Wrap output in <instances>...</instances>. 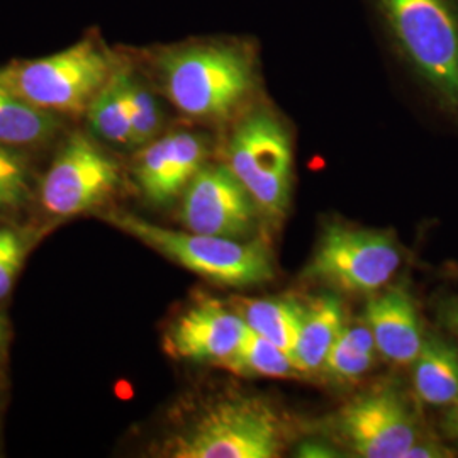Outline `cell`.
Listing matches in <instances>:
<instances>
[{"mask_svg": "<svg viewBox=\"0 0 458 458\" xmlns=\"http://www.w3.org/2000/svg\"><path fill=\"white\" fill-rule=\"evenodd\" d=\"M126 81V72H114L87 107V119L92 132L114 145H131V115Z\"/></svg>", "mask_w": 458, "mask_h": 458, "instance_id": "e0dca14e", "label": "cell"}, {"mask_svg": "<svg viewBox=\"0 0 458 458\" xmlns=\"http://www.w3.org/2000/svg\"><path fill=\"white\" fill-rule=\"evenodd\" d=\"M397 64L458 123V0H363Z\"/></svg>", "mask_w": 458, "mask_h": 458, "instance_id": "6da1fadb", "label": "cell"}, {"mask_svg": "<svg viewBox=\"0 0 458 458\" xmlns=\"http://www.w3.org/2000/svg\"><path fill=\"white\" fill-rule=\"evenodd\" d=\"M104 219L172 262L219 285L251 287L272 280L274 260L260 240L238 242L199 233L162 228L136 214L113 211Z\"/></svg>", "mask_w": 458, "mask_h": 458, "instance_id": "3957f363", "label": "cell"}, {"mask_svg": "<svg viewBox=\"0 0 458 458\" xmlns=\"http://www.w3.org/2000/svg\"><path fill=\"white\" fill-rule=\"evenodd\" d=\"M416 395L429 406H450L458 399V348L440 335L425 338L412 361Z\"/></svg>", "mask_w": 458, "mask_h": 458, "instance_id": "9a60e30c", "label": "cell"}, {"mask_svg": "<svg viewBox=\"0 0 458 458\" xmlns=\"http://www.w3.org/2000/svg\"><path fill=\"white\" fill-rule=\"evenodd\" d=\"M60 128L58 117L17 98L0 85V145H34L51 138Z\"/></svg>", "mask_w": 458, "mask_h": 458, "instance_id": "ac0fdd59", "label": "cell"}, {"mask_svg": "<svg viewBox=\"0 0 458 458\" xmlns=\"http://www.w3.org/2000/svg\"><path fill=\"white\" fill-rule=\"evenodd\" d=\"M225 369L240 376L272 378H293L301 376L287 352L278 348L277 344L265 340L250 327L240 350L225 365Z\"/></svg>", "mask_w": 458, "mask_h": 458, "instance_id": "ffe728a7", "label": "cell"}, {"mask_svg": "<svg viewBox=\"0 0 458 458\" xmlns=\"http://www.w3.org/2000/svg\"><path fill=\"white\" fill-rule=\"evenodd\" d=\"M255 206L228 166H202L182 194L181 221L191 233L243 242L255 226Z\"/></svg>", "mask_w": 458, "mask_h": 458, "instance_id": "30bf717a", "label": "cell"}, {"mask_svg": "<svg viewBox=\"0 0 458 458\" xmlns=\"http://www.w3.org/2000/svg\"><path fill=\"white\" fill-rule=\"evenodd\" d=\"M130 115H131V147H145L157 140L164 124L162 109L155 96L140 81L128 73L126 81Z\"/></svg>", "mask_w": 458, "mask_h": 458, "instance_id": "44dd1931", "label": "cell"}, {"mask_svg": "<svg viewBox=\"0 0 458 458\" xmlns=\"http://www.w3.org/2000/svg\"><path fill=\"white\" fill-rule=\"evenodd\" d=\"M113 73L107 53L87 39L47 58L0 66V85L53 114H81Z\"/></svg>", "mask_w": 458, "mask_h": 458, "instance_id": "277c9868", "label": "cell"}, {"mask_svg": "<svg viewBox=\"0 0 458 458\" xmlns=\"http://www.w3.org/2000/svg\"><path fill=\"white\" fill-rule=\"evenodd\" d=\"M117 183L114 160L87 136L73 134L43 179L41 202L53 216H77L100 206Z\"/></svg>", "mask_w": 458, "mask_h": 458, "instance_id": "ba28073f", "label": "cell"}, {"mask_svg": "<svg viewBox=\"0 0 458 458\" xmlns=\"http://www.w3.org/2000/svg\"><path fill=\"white\" fill-rule=\"evenodd\" d=\"M376 340L367 325L344 327L327 353L321 372L335 382H353L365 376L376 361Z\"/></svg>", "mask_w": 458, "mask_h": 458, "instance_id": "d6986e66", "label": "cell"}, {"mask_svg": "<svg viewBox=\"0 0 458 458\" xmlns=\"http://www.w3.org/2000/svg\"><path fill=\"white\" fill-rule=\"evenodd\" d=\"M438 319L443 327L458 336V295H450L438 304Z\"/></svg>", "mask_w": 458, "mask_h": 458, "instance_id": "d4e9b609", "label": "cell"}, {"mask_svg": "<svg viewBox=\"0 0 458 458\" xmlns=\"http://www.w3.org/2000/svg\"><path fill=\"white\" fill-rule=\"evenodd\" d=\"M26 253V238L17 229L0 226V301L13 291Z\"/></svg>", "mask_w": 458, "mask_h": 458, "instance_id": "603a6c76", "label": "cell"}, {"mask_svg": "<svg viewBox=\"0 0 458 458\" xmlns=\"http://www.w3.org/2000/svg\"><path fill=\"white\" fill-rule=\"evenodd\" d=\"M5 338H7V327H5V321L0 318V353L5 344Z\"/></svg>", "mask_w": 458, "mask_h": 458, "instance_id": "4316f807", "label": "cell"}, {"mask_svg": "<svg viewBox=\"0 0 458 458\" xmlns=\"http://www.w3.org/2000/svg\"><path fill=\"white\" fill-rule=\"evenodd\" d=\"M336 429L363 458H403L418 442V421L404 397L394 389L363 394L336 416Z\"/></svg>", "mask_w": 458, "mask_h": 458, "instance_id": "9c48e42d", "label": "cell"}, {"mask_svg": "<svg viewBox=\"0 0 458 458\" xmlns=\"http://www.w3.org/2000/svg\"><path fill=\"white\" fill-rule=\"evenodd\" d=\"M248 327L238 312L217 301H200L172 323L165 335V350L182 360L228 363L245 340Z\"/></svg>", "mask_w": 458, "mask_h": 458, "instance_id": "8fae6325", "label": "cell"}, {"mask_svg": "<svg viewBox=\"0 0 458 458\" xmlns=\"http://www.w3.org/2000/svg\"><path fill=\"white\" fill-rule=\"evenodd\" d=\"M344 327V308L336 297L323 295L302 302L297 340L291 355L301 376L321 372Z\"/></svg>", "mask_w": 458, "mask_h": 458, "instance_id": "5bb4252c", "label": "cell"}, {"mask_svg": "<svg viewBox=\"0 0 458 458\" xmlns=\"http://www.w3.org/2000/svg\"><path fill=\"white\" fill-rule=\"evenodd\" d=\"M282 450L277 414L260 399L233 397L204 411L168 448L174 458H274Z\"/></svg>", "mask_w": 458, "mask_h": 458, "instance_id": "5b68a950", "label": "cell"}, {"mask_svg": "<svg viewBox=\"0 0 458 458\" xmlns=\"http://www.w3.org/2000/svg\"><path fill=\"white\" fill-rule=\"evenodd\" d=\"M208 148L194 132H170L145 145L134 166L136 182L149 202L164 206L183 194L206 160Z\"/></svg>", "mask_w": 458, "mask_h": 458, "instance_id": "7c38bea8", "label": "cell"}, {"mask_svg": "<svg viewBox=\"0 0 458 458\" xmlns=\"http://www.w3.org/2000/svg\"><path fill=\"white\" fill-rule=\"evenodd\" d=\"M228 168L263 213H285L293 179V143L284 123L270 111H255L234 128Z\"/></svg>", "mask_w": 458, "mask_h": 458, "instance_id": "8992f818", "label": "cell"}, {"mask_svg": "<svg viewBox=\"0 0 458 458\" xmlns=\"http://www.w3.org/2000/svg\"><path fill=\"white\" fill-rule=\"evenodd\" d=\"M158 70L170 102L196 119L231 114L257 82L251 53L236 43L168 49L158 58Z\"/></svg>", "mask_w": 458, "mask_h": 458, "instance_id": "7a4b0ae2", "label": "cell"}, {"mask_svg": "<svg viewBox=\"0 0 458 458\" xmlns=\"http://www.w3.org/2000/svg\"><path fill=\"white\" fill-rule=\"evenodd\" d=\"M30 194V177L24 158L7 145H0V214L22 206Z\"/></svg>", "mask_w": 458, "mask_h": 458, "instance_id": "7402d4cb", "label": "cell"}, {"mask_svg": "<svg viewBox=\"0 0 458 458\" xmlns=\"http://www.w3.org/2000/svg\"><path fill=\"white\" fill-rule=\"evenodd\" d=\"M238 314L251 331L293 355L302 314L301 301L294 297L243 301Z\"/></svg>", "mask_w": 458, "mask_h": 458, "instance_id": "2e32d148", "label": "cell"}, {"mask_svg": "<svg viewBox=\"0 0 458 458\" xmlns=\"http://www.w3.org/2000/svg\"><path fill=\"white\" fill-rule=\"evenodd\" d=\"M365 323L384 359L397 365H412L425 336L416 304L404 289L394 287L370 299L365 308Z\"/></svg>", "mask_w": 458, "mask_h": 458, "instance_id": "4fadbf2b", "label": "cell"}, {"mask_svg": "<svg viewBox=\"0 0 458 458\" xmlns=\"http://www.w3.org/2000/svg\"><path fill=\"white\" fill-rule=\"evenodd\" d=\"M443 429L445 433L458 442V399L454 401L443 416Z\"/></svg>", "mask_w": 458, "mask_h": 458, "instance_id": "484cf974", "label": "cell"}, {"mask_svg": "<svg viewBox=\"0 0 458 458\" xmlns=\"http://www.w3.org/2000/svg\"><path fill=\"white\" fill-rule=\"evenodd\" d=\"M401 265L393 236L372 229L329 225L304 277L346 293H376Z\"/></svg>", "mask_w": 458, "mask_h": 458, "instance_id": "52a82bcc", "label": "cell"}, {"mask_svg": "<svg viewBox=\"0 0 458 458\" xmlns=\"http://www.w3.org/2000/svg\"><path fill=\"white\" fill-rule=\"evenodd\" d=\"M454 454L443 446L440 443L418 442L410 446L403 458H446L452 457Z\"/></svg>", "mask_w": 458, "mask_h": 458, "instance_id": "cb8c5ba5", "label": "cell"}]
</instances>
